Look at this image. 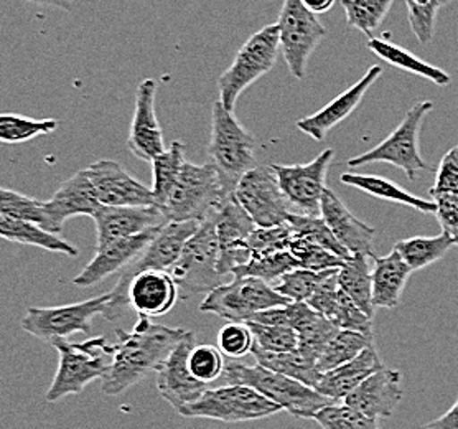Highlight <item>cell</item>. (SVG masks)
Instances as JSON below:
<instances>
[{
  "label": "cell",
  "instance_id": "obj_29",
  "mask_svg": "<svg viewBox=\"0 0 458 429\" xmlns=\"http://www.w3.org/2000/svg\"><path fill=\"white\" fill-rule=\"evenodd\" d=\"M368 50L375 53L377 58H381L391 66H396L407 73L417 74L420 78H426L436 86H447L452 82L450 74L440 70L434 64H426L414 53L407 52L406 48L399 47L396 43L387 42L385 39H369Z\"/></svg>",
  "mask_w": 458,
  "mask_h": 429
},
{
  "label": "cell",
  "instance_id": "obj_52",
  "mask_svg": "<svg viewBox=\"0 0 458 429\" xmlns=\"http://www.w3.org/2000/svg\"><path fill=\"white\" fill-rule=\"evenodd\" d=\"M419 429H458V398L452 408L445 411L442 416L432 419Z\"/></svg>",
  "mask_w": 458,
  "mask_h": 429
},
{
  "label": "cell",
  "instance_id": "obj_9",
  "mask_svg": "<svg viewBox=\"0 0 458 429\" xmlns=\"http://www.w3.org/2000/svg\"><path fill=\"white\" fill-rule=\"evenodd\" d=\"M291 301L277 293L271 284L258 278H233L207 294L199 304V313H211L228 321L246 324L252 315L272 307L287 305Z\"/></svg>",
  "mask_w": 458,
  "mask_h": 429
},
{
  "label": "cell",
  "instance_id": "obj_44",
  "mask_svg": "<svg viewBox=\"0 0 458 429\" xmlns=\"http://www.w3.org/2000/svg\"><path fill=\"white\" fill-rule=\"evenodd\" d=\"M407 15L412 33L417 42L428 45L432 42L436 33L438 9L442 7L440 0H406Z\"/></svg>",
  "mask_w": 458,
  "mask_h": 429
},
{
  "label": "cell",
  "instance_id": "obj_38",
  "mask_svg": "<svg viewBox=\"0 0 458 429\" xmlns=\"http://www.w3.org/2000/svg\"><path fill=\"white\" fill-rule=\"evenodd\" d=\"M297 268L299 264L289 250L269 254H252L250 262L234 272L233 278H258L271 286H276L284 274Z\"/></svg>",
  "mask_w": 458,
  "mask_h": 429
},
{
  "label": "cell",
  "instance_id": "obj_22",
  "mask_svg": "<svg viewBox=\"0 0 458 429\" xmlns=\"http://www.w3.org/2000/svg\"><path fill=\"white\" fill-rule=\"evenodd\" d=\"M403 375L397 370L381 368L353 390L344 403L369 418H391L403 399Z\"/></svg>",
  "mask_w": 458,
  "mask_h": 429
},
{
  "label": "cell",
  "instance_id": "obj_25",
  "mask_svg": "<svg viewBox=\"0 0 458 429\" xmlns=\"http://www.w3.org/2000/svg\"><path fill=\"white\" fill-rule=\"evenodd\" d=\"M320 215L336 240L344 245L352 254H369L375 240L376 230L356 219L342 200L336 197L334 190L327 189L323 193Z\"/></svg>",
  "mask_w": 458,
  "mask_h": 429
},
{
  "label": "cell",
  "instance_id": "obj_48",
  "mask_svg": "<svg viewBox=\"0 0 458 429\" xmlns=\"http://www.w3.org/2000/svg\"><path fill=\"white\" fill-rule=\"evenodd\" d=\"M252 347L254 337L248 324L228 322L221 327L218 332V348L226 358L238 360L241 356L250 354Z\"/></svg>",
  "mask_w": 458,
  "mask_h": 429
},
{
  "label": "cell",
  "instance_id": "obj_7",
  "mask_svg": "<svg viewBox=\"0 0 458 429\" xmlns=\"http://www.w3.org/2000/svg\"><path fill=\"white\" fill-rule=\"evenodd\" d=\"M432 109V101H420L412 106L407 111L404 119L399 123V126L383 139V142H379L377 146L369 149L368 152H363L358 158L350 159L348 167H365L375 162H385L404 170L407 178L411 180H414L420 170L432 172L434 167H430L424 160L419 147L422 123Z\"/></svg>",
  "mask_w": 458,
  "mask_h": 429
},
{
  "label": "cell",
  "instance_id": "obj_24",
  "mask_svg": "<svg viewBox=\"0 0 458 429\" xmlns=\"http://www.w3.org/2000/svg\"><path fill=\"white\" fill-rule=\"evenodd\" d=\"M180 297L175 279L168 271L148 270L136 274L127 287L129 305L139 315L160 317L175 307Z\"/></svg>",
  "mask_w": 458,
  "mask_h": 429
},
{
  "label": "cell",
  "instance_id": "obj_55",
  "mask_svg": "<svg viewBox=\"0 0 458 429\" xmlns=\"http://www.w3.org/2000/svg\"><path fill=\"white\" fill-rule=\"evenodd\" d=\"M442 2V5H447L450 2H454V0H440Z\"/></svg>",
  "mask_w": 458,
  "mask_h": 429
},
{
  "label": "cell",
  "instance_id": "obj_40",
  "mask_svg": "<svg viewBox=\"0 0 458 429\" xmlns=\"http://www.w3.org/2000/svg\"><path fill=\"white\" fill-rule=\"evenodd\" d=\"M0 215L30 221L47 231H50V217L45 207V202L21 195L11 189L0 190Z\"/></svg>",
  "mask_w": 458,
  "mask_h": 429
},
{
  "label": "cell",
  "instance_id": "obj_34",
  "mask_svg": "<svg viewBox=\"0 0 458 429\" xmlns=\"http://www.w3.org/2000/svg\"><path fill=\"white\" fill-rule=\"evenodd\" d=\"M187 164L185 160V147L182 142L174 141L165 152L157 156L152 160V174H154V199H156V207H162L175 187L180 174L183 170V166Z\"/></svg>",
  "mask_w": 458,
  "mask_h": 429
},
{
  "label": "cell",
  "instance_id": "obj_49",
  "mask_svg": "<svg viewBox=\"0 0 458 429\" xmlns=\"http://www.w3.org/2000/svg\"><path fill=\"white\" fill-rule=\"evenodd\" d=\"M293 233L291 227L279 225L271 228H256L250 233V245L252 254H269V253L287 252L291 248Z\"/></svg>",
  "mask_w": 458,
  "mask_h": 429
},
{
  "label": "cell",
  "instance_id": "obj_32",
  "mask_svg": "<svg viewBox=\"0 0 458 429\" xmlns=\"http://www.w3.org/2000/svg\"><path fill=\"white\" fill-rule=\"evenodd\" d=\"M250 356L256 358V364L279 372L282 375L295 378L309 387H317L318 382L322 380V375L317 370V362L307 354H303L299 347L291 352L271 354L254 346L250 350Z\"/></svg>",
  "mask_w": 458,
  "mask_h": 429
},
{
  "label": "cell",
  "instance_id": "obj_1",
  "mask_svg": "<svg viewBox=\"0 0 458 429\" xmlns=\"http://www.w3.org/2000/svg\"><path fill=\"white\" fill-rule=\"evenodd\" d=\"M185 334L187 330L183 329L154 324L146 315H139L131 332L115 329L117 342L113 346V360L103 378V393L117 397L148 373H157Z\"/></svg>",
  "mask_w": 458,
  "mask_h": 429
},
{
  "label": "cell",
  "instance_id": "obj_5",
  "mask_svg": "<svg viewBox=\"0 0 458 429\" xmlns=\"http://www.w3.org/2000/svg\"><path fill=\"white\" fill-rule=\"evenodd\" d=\"M53 347L60 354V365L45 397L48 403H56L68 395H80L94 380H103L113 360V346L103 335L81 344L58 340Z\"/></svg>",
  "mask_w": 458,
  "mask_h": 429
},
{
  "label": "cell",
  "instance_id": "obj_18",
  "mask_svg": "<svg viewBox=\"0 0 458 429\" xmlns=\"http://www.w3.org/2000/svg\"><path fill=\"white\" fill-rule=\"evenodd\" d=\"M157 82L147 78L137 86L136 107L131 123L127 147L140 160L152 162L165 152L162 127L156 113Z\"/></svg>",
  "mask_w": 458,
  "mask_h": 429
},
{
  "label": "cell",
  "instance_id": "obj_39",
  "mask_svg": "<svg viewBox=\"0 0 458 429\" xmlns=\"http://www.w3.org/2000/svg\"><path fill=\"white\" fill-rule=\"evenodd\" d=\"M56 129V119H31L19 115L0 116V141L4 144L27 142L33 137L48 136Z\"/></svg>",
  "mask_w": 458,
  "mask_h": 429
},
{
  "label": "cell",
  "instance_id": "obj_45",
  "mask_svg": "<svg viewBox=\"0 0 458 429\" xmlns=\"http://www.w3.org/2000/svg\"><path fill=\"white\" fill-rule=\"evenodd\" d=\"M322 276L323 271H309L303 268H297L284 274L274 286V289L284 297H287L291 303H307L315 293Z\"/></svg>",
  "mask_w": 458,
  "mask_h": 429
},
{
  "label": "cell",
  "instance_id": "obj_43",
  "mask_svg": "<svg viewBox=\"0 0 458 429\" xmlns=\"http://www.w3.org/2000/svg\"><path fill=\"white\" fill-rule=\"evenodd\" d=\"M254 337V346L271 354L291 352L299 347V334L285 325H262L246 322Z\"/></svg>",
  "mask_w": 458,
  "mask_h": 429
},
{
  "label": "cell",
  "instance_id": "obj_8",
  "mask_svg": "<svg viewBox=\"0 0 458 429\" xmlns=\"http://www.w3.org/2000/svg\"><path fill=\"white\" fill-rule=\"evenodd\" d=\"M219 241L215 217L203 221L199 231L188 240L182 256L170 270L180 294L190 297L191 294L211 293L226 278L218 271Z\"/></svg>",
  "mask_w": 458,
  "mask_h": 429
},
{
  "label": "cell",
  "instance_id": "obj_2",
  "mask_svg": "<svg viewBox=\"0 0 458 429\" xmlns=\"http://www.w3.org/2000/svg\"><path fill=\"white\" fill-rule=\"evenodd\" d=\"M223 377L228 385H246L258 390L260 395L271 399L272 403L279 405L295 418L313 419L318 411L338 403L315 388L259 364L246 365L238 360L226 358Z\"/></svg>",
  "mask_w": 458,
  "mask_h": 429
},
{
  "label": "cell",
  "instance_id": "obj_6",
  "mask_svg": "<svg viewBox=\"0 0 458 429\" xmlns=\"http://www.w3.org/2000/svg\"><path fill=\"white\" fill-rule=\"evenodd\" d=\"M279 50L281 39L277 23L260 29L241 47L233 64L218 80L219 101L229 113H234L240 96L250 86L271 72Z\"/></svg>",
  "mask_w": 458,
  "mask_h": 429
},
{
  "label": "cell",
  "instance_id": "obj_54",
  "mask_svg": "<svg viewBox=\"0 0 458 429\" xmlns=\"http://www.w3.org/2000/svg\"><path fill=\"white\" fill-rule=\"evenodd\" d=\"M35 5H43V7H53V9H60V11L70 12L73 9L74 0H25Z\"/></svg>",
  "mask_w": 458,
  "mask_h": 429
},
{
  "label": "cell",
  "instance_id": "obj_27",
  "mask_svg": "<svg viewBox=\"0 0 458 429\" xmlns=\"http://www.w3.org/2000/svg\"><path fill=\"white\" fill-rule=\"evenodd\" d=\"M371 274L373 304L376 309H396L412 274L409 264L396 250H393L386 256H375V266Z\"/></svg>",
  "mask_w": 458,
  "mask_h": 429
},
{
  "label": "cell",
  "instance_id": "obj_28",
  "mask_svg": "<svg viewBox=\"0 0 458 429\" xmlns=\"http://www.w3.org/2000/svg\"><path fill=\"white\" fill-rule=\"evenodd\" d=\"M340 182L348 187L361 190L376 199L393 202L397 205H404L409 209L417 210L420 213H434L437 211V205L434 200H424L409 193L406 189L399 187L389 178L381 176H368V174H354V172H344L340 176Z\"/></svg>",
  "mask_w": 458,
  "mask_h": 429
},
{
  "label": "cell",
  "instance_id": "obj_10",
  "mask_svg": "<svg viewBox=\"0 0 458 429\" xmlns=\"http://www.w3.org/2000/svg\"><path fill=\"white\" fill-rule=\"evenodd\" d=\"M284 409L246 385L209 388L195 403L178 409L185 418L216 419L223 423H241L269 418Z\"/></svg>",
  "mask_w": 458,
  "mask_h": 429
},
{
  "label": "cell",
  "instance_id": "obj_33",
  "mask_svg": "<svg viewBox=\"0 0 458 429\" xmlns=\"http://www.w3.org/2000/svg\"><path fill=\"white\" fill-rule=\"evenodd\" d=\"M454 246H455V241L452 240L447 233L442 231L436 236H414V238L397 241L394 250L403 256V260L414 272L440 262Z\"/></svg>",
  "mask_w": 458,
  "mask_h": 429
},
{
  "label": "cell",
  "instance_id": "obj_4",
  "mask_svg": "<svg viewBox=\"0 0 458 429\" xmlns=\"http://www.w3.org/2000/svg\"><path fill=\"white\" fill-rule=\"evenodd\" d=\"M254 150V137L241 126L234 113H229L218 99L213 105L211 113L208 158L231 195L234 193L241 178L258 167Z\"/></svg>",
  "mask_w": 458,
  "mask_h": 429
},
{
  "label": "cell",
  "instance_id": "obj_13",
  "mask_svg": "<svg viewBox=\"0 0 458 429\" xmlns=\"http://www.w3.org/2000/svg\"><path fill=\"white\" fill-rule=\"evenodd\" d=\"M233 197L250 213L258 228L285 225L291 215L277 176L272 167L258 166L241 178Z\"/></svg>",
  "mask_w": 458,
  "mask_h": 429
},
{
  "label": "cell",
  "instance_id": "obj_37",
  "mask_svg": "<svg viewBox=\"0 0 458 429\" xmlns=\"http://www.w3.org/2000/svg\"><path fill=\"white\" fill-rule=\"evenodd\" d=\"M394 0H342L346 25L368 37L379 29Z\"/></svg>",
  "mask_w": 458,
  "mask_h": 429
},
{
  "label": "cell",
  "instance_id": "obj_53",
  "mask_svg": "<svg viewBox=\"0 0 458 429\" xmlns=\"http://www.w3.org/2000/svg\"><path fill=\"white\" fill-rule=\"evenodd\" d=\"M336 0H302L303 5L313 12L315 15H320V13H327L328 11H332V7L335 5Z\"/></svg>",
  "mask_w": 458,
  "mask_h": 429
},
{
  "label": "cell",
  "instance_id": "obj_30",
  "mask_svg": "<svg viewBox=\"0 0 458 429\" xmlns=\"http://www.w3.org/2000/svg\"><path fill=\"white\" fill-rule=\"evenodd\" d=\"M0 236L4 240L30 245V246L43 248L47 252L62 253L72 258L80 254L76 246H73L70 241L60 238L56 233L47 231L30 221L17 220L5 215H0Z\"/></svg>",
  "mask_w": 458,
  "mask_h": 429
},
{
  "label": "cell",
  "instance_id": "obj_51",
  "mask_svg": "<svg viewBox=\"0 0 458 429\" xmlns=\"http://www.w3.org/2000/svg\"><path fill=\"white\" fill-rule=\"evenodd\" d=\"M432 200L437 205L436 217L442 227V231L447 233L448 236L455 241V246H458V195L440 193L434 195Z\"/></svg>",
  "mask_w": 458,
  "mask_h": 429
},
{
  "label": "cell",
  "instance_id": "obj_23",
  "mask_svg": "<svg viewBox=\"0 0 458 429\" xmlns=\"http://www.w3.org/2000/svg\"><path fill=\"white\" fill-rule=\"evenodd\" d=\"M45 207L50 217V231L56 235L62 233L64 221L78 215L94 219L96 213L103 209L86 168L63 182L52 199L45 202Z\"/></svg>",
  "mask_w": 458,
  "mask_h": 429
},
{
  "label": "cell",
  "instance_id": "obj_46",
  "mask_svg": "<svg viewBox=\"0 0 458 429\" xmlns=\"http://www.w3.org/2000/svg\"><path fill=\"white\" fill-rule=\"evenodd\" d=\"M328 321L342 330L373 335V319L365 314L344 289L338 294V301L335 304L332 314L328 315Z\"/></svg>",
  "mask_w": 458,
  "mask_h": 429
},
{
  "label": "cell",
  "instance_id": "obj_19",
  "mask_svg": "<svg viewBox=\"0 0 458 429\" xmlns=\"http://www.w3.org/2000/svg\"><path fill=\"white\" fill-rule=\"evenodd\" d=\"M164 228V227H162ZM162 228L146 231L137 236L111 241L105 246H98L93 260L86 264L83 271L73 279L80 287H91L117 271H124L137 258L146 252Z\"/></svg>",
  "mask_w": 458,
  "mask_h": 429
},
{
  "label": "cell",
  "instance_id": "obj_26",
  "mask_svg": "<svg viewBox=\"0 0 458 429\" xmlns=\"http://www.w3.org/2000/svg\"><path fill=\"white\" fill-rule=\"evenodd\" d=\"M381 368H385V364L373 342L348 364L336 366L332 372L325 373L315 390L320 391L325 397L342 403L344 398L365 382L366 378L371 377Z\"/></svg>",
  "mask_w": 458,
  "mask_h": 429
},
{
  "label": "cell",
  "instance_id": "obj_41",
  "mask_svg": "<svg viewBox=\"0 0 458 429\" xmlns=\"http://www.w3.org/2000/svg\"><path fill=\"white\" fill-rule=\"evenodd\" d=\"M322 429H379L377 419L369 418L346 403H334L315 415Z\"/></svg>",
  "mask_w": 458,
  "mask_h": 429
},
{
  "label": "cell",
  "instance_id": "obj_14",
  "mask_svg": "<svg viewBox=\"0 0 458 429\" xmlns=\"http://www.w3.org/2000/svg\"><path fill=\"white\" fill-rule=\"evenodd\" d=\"M335 149H325L318 158L307 164L271 166L277 176L281 190L293 207L305 215H320L322 199L327 187L328 170L334 162Z\"/></svg>",
  "mask_w": 458,
  "mask_h": 429
},
{
  "label": "cell",
  "instance_id": "obj_20",
  "mask_svg": "<svg viewBox=\"0 0 458 429\" xmlns=\"http://www.w3.org/2000/svg\"><path fill=\"white\" fill-rule=\"evenodd\" d=\"M98 246L111 241L137 236L154 228H162L168 220L156 205L147 207H103L94 217Z\"/></svg>",
  "mask_w": 458,
  "mask_h": 429
},
{
  "label": "cell",
  "instance_id": "obj_47",
  "mask_svg": "<svg viewBox=\"0 0 458 429\" xmlns=\"http://www.w3.org/2000/svg\"><path fill=\"white\" fill-rule=\"evenodd\" d=\"M225 364H226V356L221 354L218 347L209 346V344L195 346L190 356L191 373L205 385H209L211 382L218 380L225 373Z\"/></svg>",
  "mask_w": 458,
  "mask_h": 429
},
{
  "label": "cell",
  "instance_id": "obj_17",
  "mask_svg": "<svg viewBox=\"0 0 458 429\" xmlns=\"http://www.w3.org/2000/svg\"><path fill=\"white\" fill-rule=\"evenodd\" d=\"M103 207L156 205L152 189L132 177L119 162L103 159L86 168Z\"/></svg>",
  "mask_w": 458,
  "mask_h": 429
},
{
  "label": "cell",
  "instance_id": "obj_3",
  "mask_svg": "<svg viewBox=\"0 0 458 429\" xmlns=\"http://www.w3.org/2000/svg\"><path fill=\"white\" fill-rule=\"evenodd\" d=\"M231 197L211 162L199 166L187 162L160 210L168 221L203 223L216 217Z\"/></svg>",
  "mask_w": 458,
  "mask_h": 429
},
{
  "label": "cell",
  "instance_id": "obj_36",
  "mask_svg": "<svg viewBox=\"0 0 458 429\" xmlns=\"http://www.w3.org/2000/svg\"><path fill=\"white\" fill-rule=\"evenodd\" d=\"M287 225L291 227L293 238H302L310 241L313 245H318L328 252L335 253L336 256L350 260L353 254L344 248L340 241L336 240L327 221L322 215H305V213H292L287 219Z\"/></svg>",
  "mask_w": 458,
  "mask_h": 429
},
{
  "label": "cell",
  "instance_id": "obj_12",
  "mask_svg": "<svg viewBox=\"0 0 458 429\" xmlns=\"http://www.w3.org/2000/svg\"><path fill=\"white\" fill-rule=\"evenodd\" d=\"M277 25L287 68L293 78L303 80L309 58L327 37V29L302 0H284Z\"/></svg>",
  "mask_w": 458,
  "mask_h": 429
},
{
  "label": "cell",
  "instance_id": "obj_31",
  "mask_svg": "<svg viewBox=\"0 0 458 429\" xmlns=\"http://www.w3.org/2000/svg\"><path fill=\"white\" fill-rule=\"evenodd\" d=\"M368 258L369 254H353L340 268L338 283L356 305L373 319L376 309L373 304V268H369Z\"/></svg>",
  "mask_w": 458,
  "mask_h": 429
},
{
  "label": "cell",
  "instance_id": "obj_15",
  "mask_svg": "<svg viewBox=\"0 0 458 429\" xmlns=\"http://www.w3.org/2000/svg\"><path fill=\"white\" fill-rule=\"evenodd\" d=\"M195 346V334L187 332L157 370L158 393L175 411L195 403L209 390L208 385L201 383L190 368V356Z\"/></svg>",
  "mask_w": 458,
  "mask_h": 429
},
{
  "label": "cell",
  "instance_id": "obj_50",
  "mask_svg": "<svg viewBox=\"0 0 458 429\" xmlns=\"http://www.w3.org/2000/svg\"><path fill=\"white\" fill-rule=\"evenodd\" d=\"M440 193H450L458 195V149H450L447 154L442 158L437 168V177L434 187L428 190V195H440Z\"/></svg>",
  "mask_w": 458,
  "mask_h": 429
},
{
  "label": "cell",
  "instance_id": "obj_56",
  "mask_svg": "<svg viewBox=\"0 0 458 429\" xmlns=\"http://www.w3.org/2000/svg\"><path fill=\"white\" fill-rule=\"evenodd\" d=\"M457 149H458V146H457Z\"/></svg>",
  "mask_w": 458,
  "mask_h": 429
},
{
  "label": "cell",
  "instance_id": "obj_35",
  "mask_svg": "<svg viewBox=\"0 0 458 429\" xmlns=\"http://www.w3.org/2000/svg\"><path fill=\"white\" fill-rule=\"evenodd\" d=\"M373 342H375V335L361 334V332H354V330H340L330 340V344L325 347L322 356L318 358V362H317L318 373L323 377L325 373L332 372L336 366L348 364Z\"/></svg>",
  "mask_w": 458,
  "mask_h": 429
},
{
  "label": "cell",
  "instance_id": "obj_42",
  "mask_svg": "<svg viewBox=\"0 0 458 429\" xmlns=\"http://www.w3.org/2000/svg\"><path fill=\"white\" fill-rule=\"evenodd\" d=\"M289 252L295 258L299 268L309 271H327V270H338L342 268L346 260L336 256L335 253L325 250L318 245H313L310 241L302 238H293Z\"/></svg>",
  "mask_w": 458,
  "mask_h": 429
},
{
  "label": "cell",
  "instance_id": "obj_16",
  "mask_svg": "<svg viewBox=\"0 0 458 429\" xmlns=\"http://www.w3.org/2000/svg\"><path fill=\"white\" fill-rule=\"evenodd\" d=\"M215 223L219 241V274L225 278L234 276V272L246 266L252 258L248 240L258 227L234 197L221 207Z\"/></svg>",
  "mask_w": 458,
  "mask_h": 429
},
{
  "label": "cell",
  "instance_id": "obj_11",
  "mask_svg": "<svg viewBox=\"0 0 458 429\" xmlns=\"http://www.w3.org/2000/svg\"><path fill=\"white\" fill-rule=\"evenodd\" d=\"M111 301L113 293L109 291L83 303L58 307H30L21 317V329L53 346L58 340H68V337L76 332L89 334L93 317L105 315Z\"/></svg>",
  "mask_w": 458,
  "mask_h": 429
},
{
  "label": "cell",
  "instance_id": "obj_21",
  "mask_svg": "<svg viewBox=\"0 0 458 429\" xmlns=\"http://www.w3.org/2000/svg\"><path fill=\"white\" fill-rule=\"evenodd\" d=\"M381 74H383V68L379 64L368 68V72L360 82H356L342 95L336 96L334 101H330L315 115L299 119L297 121L299 131H302L303 134L312 137L315 141H323L334 127L344 123L348 116L353 115L356 107L361 105L369 88L379 80Z\"/></svg>",
  "mask_w": 458,
  "mask_h": 429
}]
</instances>
